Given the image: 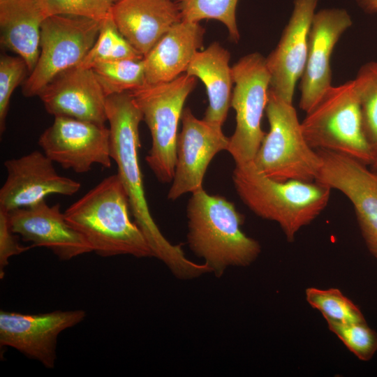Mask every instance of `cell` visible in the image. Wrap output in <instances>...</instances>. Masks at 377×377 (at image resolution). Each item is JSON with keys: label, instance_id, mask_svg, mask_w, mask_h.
I'll use <instances>...</instances> for the list:
<instances>
[{"label": "cell", "instance_id": "obj_2", "mask_svg": "<svg viewBox=\"0 0 377 377\" xmlns=\"http://www.w3.org/2000/svg\"><path fill=\"white\" fill-rule=\"evenodd\" d=\"M127 193L117 174L103 179L64 212L92 251L102 257H154L143 233L130 219Z\"/></svg>", "mask_w": 377, "mask_h": 377}, {"label": "cell", "instance_id": "obj_3", "mask_svg": "<svg viewBox=\"0 0 377 377\" xmlns=\"http://www.w3.org/2000/svg\"><path fill=\"white\" fill-rule=\"evenodd\" d=\"M186 216L189 247L215 276H222L229 267H247L259 256V242L241 230L244 216L224 197L203 188L194 191Z\"/></svg>", "mask_w": 377, "mask_h": 377}, {"label": "cell", "instance_id": "obj_34", "mask_svg": "<svg viewBox=\"0 0 377 377\" xmlns=\"http://www.w3.org/2000/svg\"><path fill=\"white\" fill-rule=\"evenodd\" d=\"M111 1H112L113 3H114V2H116V1H119V0H111Z\"/></svg>", "mask_w": 377, "mask_h": 377}, {"label": "cell", "instance_id": "obj_21", "mask_svg": "<svg viewBox=\"0 0 377 377\" xmlns=\"http://www.w3.org/2000/svg\"><path fill=\"white\" fill-rule=\"evenodd\" d=\"M230 54L218 42L198 51L185 73L199 78L205 85L209 105L203 119L222 128L228 116L232 96Z\"/></svg>", "mask_w": 377, "mask_h": 377}, {"label": "cell", "instance_id": "obj_6", "mask_svg": "<svg viewBox=\"0 0 377 377\" xmlns=\"http://www.w3.org/2000/svg\"><path fill=\"white\" fill-rule=\"evenodd\" d=\"M304 138L315 150L340 153L366 165L376 158L364 136L354 80L331 86L301 122Z\"/></svg>", "mask_w": 377, "mask_h": 377}, {"label": "cell", "instance_id": "obj_23", "mask_svg": "<svg viewBox=\"0 0 377 377\" xmlns=\"http://www.w3.org/2000/svg\"><path fill=\"white\" fill-rule=\"evenodd\" d=\"M91 68L106 96L131 91L146 84L143 59L98 61Z\"/></svg>", "mask_w": 377, "mask_h": 377}, {"label": "cell", "instance_id": "obj_24", "mask_svg": "<svg viewBox=\"0 0 377 377\" xmlns=\"http://www.w3.org/2000/svg\"><path fill=\"white\" fill-rule=\"evenodd\" d=\"M143 58L120 34L111 15L101 22L96 42L77 66L91 68L98 61L139 60Z\"/></svg>", "mask_w": 377, "mask_h": 377}, {"label": "cell", "instance_id": "obj_35", "mask_svg": "<svg viewBox=\"0 0 377 377\" xmlns=\"http://www.w3.org/2000/svg\"><path fill=\"white\" fill-rule=\"evenodd\" d=\"M179 1H180V0H179Z\"/></svg>", "mask_w": 377, "mask_h": 377}, {"label": "cell", "instance_id": "obj_19", "mask_svg": "<svg viewBox=\"0 0 377 377\" xmlns=\"http://www.w3.org/2000/svg\"><path fill=\"white\" fill-rule=\"evenodd\" d=\"M120 34L143 57L176 23L182 20L173 0H119L111 9Z\"/></svg>", "mask_w": 377, "mask_h": 377}, {"label": "cell", "instance_id": "obj_8", "mask_svg": "<svg viewBox=\"0 0 377 377\" xmlns=\"http://www.w3.org/2000/svg\"><path fill=\"white\" fill-rule=\"evenodd\" d=\"M230 106L236 112V127L229 138L228 151L235 165L253 161L265 133L261 121L267 103L270 76L265 58L258 52L242 57L232 67Z\"/></svg>", "mask_w": 377, "mask_h": 377}, {"label": "cell", "instance_id": "obj_16", "mask_svg": "<svg viewBox=\"0 0 377 377\" xmlns=\"http://www.w3.org/2000/svg\"><path fill=\"white\" fill-rule=\"evenodd\" d=\"M318 0H295L290 18L276 48L265 58L269 89L291 103L306 63L308 38Z\"/></svg>", "mask_w": 377, "mask_h": 377}, {"label": "cell", "instance_id": "obj_29", "mask_svg": "<svg viewBox=\"0 0 377 377\" xmlns=\"http://www.w3.org/2000/svg\"><path fill=\"white\" fill-rule=\"evenodd\" d=\"M45 17L64 15L87 17L99 22L111 15V0H39Z\"/></svg>", "mask_w": 377, "mask_h": 377}, {"label": "cell", "instance_id": "obj_22", "mask_svg": "<svg viewBox=\"0 0 377 377\" xmlns=\"http://www.w3.org/2000/svg\"><path fill=\"white\" fill-rule=\"evenodd\" d=\"M45 19L39 0H0L1 43L22 57L30 73L39 57Z\"/></svg>", "mask_w": 377, "mask_h": 377}, {"label": "cell", "instance_id": "obj_32", "mask_svg": "<svg viewBox=\"0 0 377 377\" xmlns=\"http://www.w3.org/2000/svg\"><path fill=\"white\" fill-rule=\"evenodd\" d=\"M359 6L368 13L377 12V0H357Z\"/></svg>", "mask_w": 377, "mask_h": 377}, {"label": "cell", "instance_id": "obj_11", "mask_svg": "<svg viewBox=\"0 0 377 377\" xmlns=\"http://www.w3.org/2000/svg\"><path fill=\"white\" fill-rule=\"evenodd\" d=\"M43 153L63 168L89 172L94 164L112 165L109 128L66 116H56L38 139Z\"/></svg>", "mask_w": 377, "mask_h": 377}, {"label": "cell", "instance_id": "obj_30", "mask_svg": "<svg viewBox=\"0 0 377 377\" xmlns=\"http://www.w3.org/2000/svg\"><path fill=\"white\" fill-rule=\"evenodd\" d=\"M29 71L20 57L2 55L0 58V131L3 133L11 95Z\"/></svg>", "mask_w": 377, "mask_h": 377}, {"label": "cell", "instance_id": "obj_15", "mask_svg": "<svg viewBox=\"0 0 377 377\" xmlns=\"http://www.w3.org/2000/svg\"><path fill=\"white\" fill-rule=\"evenodd\" d=\"M352 24L350 15L344 9L326 8L314 14L300 83V108L306 113L332 86L331 55L337 41Z\"/></svg>", "mask_w": 377, "mask_h": 377}, {"label": "cell", "instance_id": "obj_12", "mask_svg": "<svg viewBox=\"0 0 377 377\" xmlns=\"http://www.w3.org/2000/svg\"><path fill=\"white\" fill-rule=\"evenodd\" d=\"M181 120L175 175L168 193L170 200L202 188L209 164L219 152L227 151L229 145V138L223 134L222 128L198 119L189 108L183 110Z\"/></svg>", "mask_w": 377, "mask_h": 377}, {"label": "cell", "instance_id": "obj_4", "mask_svg": "<svg viewBox=\"0 0 377 377\" xmlns=\"http://www.w3.org/2000/svg\"><path fill=\"white\" fill-rule=\"evenodd\" d=\"M232 179L242 201L259 217L276 222L290 242L325 209L332 191L316 182L274 180L253 161L235 165Z\"/></svg>", "mask_w": 377, "mask_h": 377}, {"label": "cell", "instance_id": "obj_26", "mask_svg": "<svg viewBox=\"0 0 377 377\" xmlns=\"http://www.w3.org/2000/svg\"><path fill=\"white\" fill-rule=\"evenodd\" d=\"M305 295L307 302L318 310L326 321L341 323L365 321L358 306L337 288L311 287L306 289Z\"/></svg>", "mask_w": 377, "mask_h": 377}, {"label": "cell", "instance_id": "obj_13", "mask_svg": "<svg viewBox=\"0 0 377 377\" xmlns=\"http://www.w3.org/2000/svg\"><path fill=\"white\" fill-rule=\"evenodd\" d=\"M86 316L83 310L27 314L1 311L0 345L16 349L47 369L54 367L59 334Z\"/></svg>", "mask_w": 377, "mask_h": 377}, {"label": "cell", "instance_id": "obj_14", "mask_svg": "<svg viewBox=\"0 0 377 377\" xmlns=\"http://www.w3.org/2000/svg\"><path fill=\"white\" fill-rule=\"evenodd\" d=\"M6 179L0 189V207L11 210L34 206L49 195H73L80 188L79 182L59 175L53 161L35 150L5 161Z\"/></svg>", "mask_w": 377, "mask_h": 377}, {"label": "cell", "instance_id": "obj_31", "mask_svg": "<svg viewBox=\"0 0 377 377\" xmlns=\"http://www.w3.org/2000/svg\"><path fill=\"white\" fill-rule=\"evenodd\" d=\"M32 247L19 243L16 234L11 229L8 211L0 207V278H3L4 269L12 256L22 253Z\"/></svg>", "mask_w": 377, "mask_h": 377}, {"label": "cell", "instance_id": "obj_9", "mask_svg": "<svg viewBox=\"0 0 377 377\" xmlns=\"http://www.w3.org/2000/svg\"><path fill=\"white\" fill-rule=\"evenodd\" d=\"M101 26L98 21L79 16L46 17L40 29L39 57L24 81L23 95L38 96L59 73L78 66L96 42Z\"/></svg>", "mask_w": 377, "mask_h": 377}, {"label": "cell", "instance_id": "obj_25", "mask_svg": "<svg viewBox=\"0 0 377 377\" xmlns=\"http://www.w3.org/2000/svg\"><path fill=\"white\" fill-rule=\"evenodd\" d=\"M354 81L360 100L363 132L376 158L377 61L364 64L358 71Z\"/></svg>", "mask_w": 377, "mask_h": 377}, {"label": "cell", "instance_id": "obj_1", "mask_svg": "<svg viewBox=\"0 0 377 377\" xmlns=\"http://www.w3.org/2000/svg\"><path fill=\"white\" fill-rule=\"evenodd\" d=\"M107 119L110 133V156L127 193L130 209L154 257L162 261L179 279L189 280L209 272L203 264L188 259L181 246L171 244L160 231L150 213L145 197L138 151L139 125L142 114L131 91L106 97Z\"/></svg>", "mask_w": 377, "mask_h": 377}, {"label": "cell", "instance_id": "obj_10", "mask_svg": "<svg viewBox=\"0 0 377 377\" xmlns=\"http://www.w3.org/2000/svg\"><path fill=\"white\" fill-rule=\"evenodd\" d=\"M316 151L322 165L315 182L341 192L349 200L367 247L377 259V170L340 153Z\"/></svg>", "mask_w": 377, "mask_h": 377}, {"label": "cell", "instance_id": "obj_7", "mask_svg": "<svg viewBox=\"0 0 377 377\" xmlns=\"http://www.w3.org/2000/svg\"><path fill=\"white\" fill-rule=\"evenodd\" d=\"M197 77L183 73L165 83L131 91L151 136L145 161L161 183L172 181L177 159V128L184 103L194 89Z\"/></svg>", "mask_w": 377, "mask_h": 377}, {"label": "cell", "instance_id": "obj_20", "mask_svg": "<svg viewBox=\"0 0 377 377\" xmlns=\"http://www.w3.org/2000/svg\"><path fill=\"white\" fill-rule=\"evenodd\" d=\"M205 32L199 22L174 24L143 58L146 83L168 82L184 73L202 45Z\"/></svg>", "mask_w": 377, "mask_h": 377}, {"label": "cell", "instance_id": "obj_5", "mask_svg": "<svg viewBox=\"0 0 377 377\" xmlns=\"http://www.w3.org/2000/svg\"><path fill=\"white\" fill-rule=\"evenodd\" d=\"M265 112L269 131L253 161L256 168L276 181L315 182L322 161L304 138L293 104L269 89Z\"/></svg>", "mask_w": 377, "mask_h": 377}, {"label": "cell", "instance_id": "obj_18", "mask_svg": "<svg viewBox=\"0 0 377 377\" xmlns=\"http://www.w3.org/2000/svg\"><path fill=\"white\" fill-rule=\"evenodd\" d=\"M12 230L31 246L45 247L59 259L68 260L93 251L85 238L61 213L59 203L48 205L45 200L29 207L8 212Z\"/></svg>", "mask_w": 377, "mask_h": 377}, {"label": "cell", "instance_id": "obj_33", "mask_svg": "<svg viewBox=\"0 0 377 377\" xmlns=\"http://www.w3.org/2000/svg\"><path fill=\"white\" fill-rule=\"evenodd\" d=\"M371 168L374 169V170H377V157L376 158V159L374 161V162L372 163V164L371 165Z\"/></svg>", "mask_w": 377, "mask_h": 377}, {"label": "cell", "instance_id": "obj_27", "mask_svg": "<svg viewBox=\"0 0 377 377\" xmlns=\"http://www.w3.org/2000/svg\"><path fill=\"white\" fill-rule=\"evenodd\" d=\"M237 2L238 0H180L178 4L182 20H219L227 28L231 40L237 43L240 37L236 22Z\"/></svg>", "mask_w": 377, "mask_h": 377}, {"label": "cell", "instance_id": "obj_28", "mask_svg": "<svg viewBox=\"0 0 377 377\" xmlns=\"http://www.w3.org/2000/svg\"><path fill=\"white\" fill-rule=\"evenodd\" d=\"M331 332L359 360H370L377 351V333L365 321L341 323L327 321Z\"/></svg>", "mask_w": 377, "mask_h": 377}, {"label": "cell", "instance_id": "obj_17", "mask_svg": "<svg viewBox=\"0 0 377 377\" xmlns=\"http://www.w3.org/2000/svg\"><path fill=\"white\" fill-rule=\"evenodd\" d=\"M46 111L105 125L106 95L91 68L75 66L56 75L38 95Z\"/></svg>", "mask_w": 377, "mask_h": 377}]
</instances>
